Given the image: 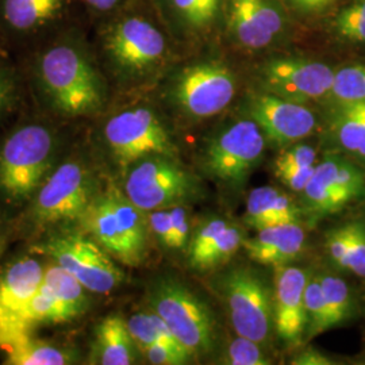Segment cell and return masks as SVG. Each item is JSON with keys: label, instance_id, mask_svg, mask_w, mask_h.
<instances>
[{"label": "cell", "instance_id": "32", "mask_svg": "<svg viewBox=\"0 0 365 365\" xmlns=\"http://www.w3.org/2000/svg\"><path fill=\"white\" fill-rule=\"evenodd\" d=\"M176 11L190 26H210L220 11L221 0H170Z\"/></svg>", "mask_w": 365, "mask_h": 365}, {"label": "cell", "instance_id": "22", "mask_svg": "<svg viewBox=\"0 0 365 365\" xmlns=\"http://www.w3.org/2000/svg\"><path fill=\"white\" fill-rule=\"evenodd\" d=\"M331 178V167L329 157L315 165L313 176L302 191L304 206L309 214L318 218L336 212L348 205L346 199L336 190Z\"/></svg>", "mask_w": 365, "mask_h": 365}, {"label": "cell", "instance_id": "23", "mask_svg": "<svg viewBox=\"0 0 365 365\" xmlns=\"http://www.w3.org/2000/svg\"><path fill=\"white\" fill-rule=\"evenodd\" d=\"M331 131L342 150L365 160V103H339Z\"/></svg>", "mask_w": 365, "mask_h": 365}, {"label": "cell", "instance_id": "15", "mask_svg": "<svg viewBox=\"0 0 365 365\" xmlns=\"http://www.w3.org/2000/svg\"><path fill=\"white\" fill-rule=\"evenodd\" d=\"M310 274L298 267L283 265L274 274V330L288 345H299L307 331L304 291Z\"/></svg>", "mask_w": 365, "mask_h": 365}, {"label": "cell", "instance_id": "26", "mask_svg": "<svg viewBox=\"0 0 365 365\" xmlns=\"http://www.w3.org/2000/svg\"><path fill=\"white\" fill-rule=\"evenodd\" d=\"M128 327L138 349H143L153 344H168L172 346L185 349L173 336L167 324L153 310L133 314L128 319Z\"/></svg>", "mask_w": 365, "mask_h": 365}, {"label": "cell", "instance_id": "34", "mask_svg": "<svg viewBox=\"0 0 365 365\" xmlns=\"http://www.w3.org/2000/svg\"><path fill=\"white\" fill-rule=\"evenodd\" d=\"M230 222L223 218H212L203 222L191 235L188 242V262L195 261L206 249H209Z\"/></svg>", "mask_w": 365, "mask_h": 365}, {"label": "cell", "instance_id": "42", "mask_svg": "<svg viewBox=\"0 0 365 365\" xmlns=\"http://www.w3.org/2000/svg\"><path fill=\"white\" fill-rule=\"evenodd\" d=\"M334 0H291V3L302 11H318L330 6Z\"/></svg>", "mask_w": 365, "mask_h": 365}, {"label": "cell", "instance_id": "39", "mask_svg": "<svg viewBox=\"0 0 365 365\" xmlns=\"http://www.w3.org/2000/svg\"><path fill=\"white\" fill-rule=\"evenodd\" d=\"M168 209H170L172 225H173L176 249L185 248L188 247V242L191 238V225H190L188 210L180 205L170 206Z\"/></svg>", "mask_w": 365, "mask_h": 365}, {"label": "cell", "instance_id": "30", "mask_svg": "<svg viewBox=\"0 0 365 365\" xmlns=\"http://www.w3.org/2000/svg\"><path fill=\"white\" fill-rule=\"evenodd\" d=\"M330 96L337 103H365V66H345L334 72Z\"/></svg>", "mask_w": 365, "mask_h": 365}, {"label": "cell", "instance_id": "9", "mask_svg": "<svg viewBox=\"0 0 365 365\" xmlns=\"http://www.w3.org/2000/svg\"><path fill=\"white\" fill-rule=\"evenodd\" d=\"M105 137L120 167H129L149 156H170L173 145L153 111L140 107L111 118Z\"/></svg>", "mask_w": 365, "mask_h": 365}, {"label": "cell", "instance_id": "7", "mask_svg": "<svg viewBox=\"0 0 365 365\" xmlns=\"http://www.w3.org/2000/svg\"><path fill=\"white\" fill-rule=\"evenodd\" d=\"M265 145L267 140L257 123L242 119L210 140L203 153V165L221 182L241 184L260 163Z\"/></svg>", "mask_w": 365, "mask_h": 365}, {"label": "cell", "instance_id": "5", "mask_svg": "<svg viewBox=\"0 0 365 365\" xmlns=\"http://www.w3.org/2000/svg\"><path fill=\"white\" fill-rule=\"evenodd\" d=\"M220 284L237 336L267 344L274 329V295L267 282L249 268H235Z\"/></svg>", "mask_w": 365, "mask_h": 365}, {"label": "cell", "instance_id": "21", "mask_svg": "<svg viewBox=\"0 0 365 365\" xmlns=\"http://www.w3.org/2000/svg\"><path fill=\"white\" fill-rule=\"evenodd\" d=\"M229 27L237 42L249 49L265 48L274 39L264 26L255 0H229Z\"/></svg>", "mask_w": 365, "mask_h": 365}, {"label": "cell", "instance_id": "20", "mask_svg": "<svg viewBox=\"0 0 365 365\" xmlns=\"http://www.w3.org/2000/svg\"><path fill=\"white\" fill-rule=\"evenodd\" d=\"M0 349L6 353V364L64 365L72 361L66 351L42 339H33L30 333L1 344Z\"/></svg>", "mask_w": 365, "mask_h": 365}, {"label": "cell", "instance_id": "17", "mask_svg": "<svg viewBox=\"0 0 365 365\" xmlns=\"http://www.w3.org/2000/svg\"><path fill=\"white\" fill-rule=\"evenodd\" d=\"M306 245V232L299 222L274 225L245 238L242 248L249 259L265 267H283L297 260Z\"/></svg>", "mask_w": 365, "mask_h": 365}, {"label": "cell", "instance_id": "33", "mask_svg": "<svg viewBox=\"0 0 365 365\" xmlns=\"http://www.w3.org/2000/svg\"><path fill=\"white\" fill-rule=\"evenodd\" d=\"M225 363L230 365H269L272 360L262 349V344L237 336L225 351Z\"/></svg>", "mask_w": 365, "mask_h": 365}, {"label": "cell", "instance_id": "1", "mask_svg": "<svg viewBox=\"0 0 365 365\" xmlns=\"http://www.w3.org/2000/svg\"><path fill=\"white\" fill-rule=\"evenodd\" d=\"M144 212L125 192L108 188L92 197L78 221L114 260L137 267L143 264L148 247L149 223Z\"/></svg>", "mask_w": 365, "mask_h": 365}, {"label": "cell", "instance_id": "13", "mask_svg": "<svg viewBox=\"0 0 365 365\" xmlns=\"http://www.w3.org/2000/svg\"><path fill=\"white\" fill-rule=\"evenodd\" d=\"M248 113L267 143L276 146L297 144L312 135L317 126V118L309 107L268 92L256 93L249 99Z\"/></svg>", "mask_w": 365, "mask_h": 365}, {"label": "cell", "instance_id": "25", "mask_svg": "<svg viewBox=\"0 0 365 365\" xmlns=\"http://www.w3.org/2000/svg\"><path fill=\"white\" fill-rule=\"evenodd\" d=\"M63 7V0H6L4 18L18 30L41 26L54 18Z\"/></svg>", "mask_w": 365, "mask_h": 365}, {"label": "cell", "instance_id": "40", "mask_svg": "<svg viewBox=\"0 0 365 365\" xmlns=\"http://www.w3.org/2000/svg\"><path fill=\"white\" fill-rule=\"evenodd\" d=\"M315 167L299 168V170H277L276 176L291 188L292 191L302 192L313 176Z\"/></svg>", "mask_w": 365, "mask_h": 365}, {"label": "cell", "instance_id": "6", "mask_svg": "<svg viewBox=\"0 0 365 365\" xmlns=\"http://www.w3.org/2000/svg\"><path fill=\"white\" fill-rule=\"evenodd\" d=\"M45 252L87 291L108 294L123 280V272L93 238L80 233L53 235Z\"/></svg>", "mask_w": 365, "mask_h": 365}, {"label": "cell", "instance_id": "12", "mask_svg": "<svg viewBox=\"0 0 365 365\" xmlns=\"http://www.w3.org/2000/svg\"><path fill=\"white\" fill-rule=\"evenodd\" d=\"M333 80V69L317 61L277 58L262 66L265 92L302 105L330 95Z\"/></svg>", "mask_w": 365, "mask_h": 365}, {"label": "cell", "instance_id": "38", "mask_svg": "<svg viewBox=\"0 0 365 365\" xmlns=\"http://www.w3.org/2000/svg\"><path fill=\"white\" fill-rule=\"evenodd\" d=\"M148 223H149V229L152 230V233L164 247L176 249L170 209L150 211L148 215Z\"/></svg>", "mask_w": 365, "mask_h": 365}, {"label": "cell", "instance_id": "27", "mask_svg": "<svg viewBox=\"0 0 365 365\" xmlns=\"http://www.w3.org/2000/svg\"><path fill=\"white\" fill-rule=\"evenodd\" d=\"M244 232L237 225L229 223V226L222 232L221 235L215 240V242L190 265L195 269L202 271L217 268L222 264L232 260L238 249L244 245Z\"/></svg>", "mask_w": 365, "mask_h": 365}, {"label": "cell", "instance_id": "18", "mask_svg": "<svg viewBox=\"0 0 365 365\" xmlns=\"http://www.w3.org/2000/svg\"><path fill=\"white\" fill-rule=\"evenodd\" d=\"M299 207L283 191L268 185L250 191L244 221L256 232L274 225L299 222Z\"/></svg>", "mask_w": 365, "mask_h": 365}, {"label": "cell", "instance_id": "2", "mask_svg": "<svg viewBox=\"0 0 365 365\" xmlns=\"http://www.w3.org/2000/svg\"><path fill=\"white\" fill-rule=\"evenodd\" d=\"M41 78L58 110L83 115L102 105L99 78L90 63L69 46H57L41 61Z\"/></svg>", "mask_w": 365, "mask_h": 365}, {"label": "cell", "instance_id": "43", "mask_svg": "<svg viewBox=\"0 0 365 365\" xmlns=\"http://www.w3.org/2000/svg\"><path fill=\"white\" fill-rule=\"evenodd\" d=\"M86 1L98 10H108L118 3V0H86Z\"/></svg>", "mask_w": 365, "mask_h": 365}, {"label": "cell", "instance_id": "36", "mask_svg": "<svg viewBox=\"0 0 365 365\" xmlns=\"http://www.w3.org/2000/svg\"><path fill=\"white\" fill-rule=\"evenodd\" d=\"M317 165V150L306 144L288 145L274 161V170H287L309 168Z\"/></svg>", "mask_w": 365, "mask_h": 365}, {"label": "cell", "instance_id": "24", "mask_svg": "<svg viewBox=\"0 0 365 365\" xmlns=\"http://www.w3.org/2000/svg\"><path fill=\"white\" fill-rule=\"evenodd\" d=\"M42 283L49 288L53 297L58 302L66 322L78 318L87 310L88 298L86 295V288L58 264L45 268Z\"/></svg>", "mask_w": 365, "mask_h": 365}, {"label": "cell", "instance_id": "16", "mask_svg": "<svg viewBox=\"0 0 365 365\" xmlns=\"http://www.w3.org/2000/svg\"><path fill=\"white\" fill-rule=\"evenodd\" d=\"M107 49L119 66L130 71H143L163 57L165 39L145 19L129 18L111 30Z\"/></svg>", "mask_w": 365, "mask_h": 365}, {"label": "cell", "instance_id": "31", "mask_svg": "<svg viewBox=\"0 0 365 365\" xmlns=\"http://www.w3.org/2000/svg\"><path fill=\"white\" fill-rule=\"evenodd\" d=\"M331 26L341 38L365 42V0H354L344 7L333 19Z\"/></svg>", "mask_w": 365, "mask_h": 365}, {"label": "cell", "instance_id": "28", "mask_svg": "<svg viewBox=\"0 0 365 365\" xmlns=\"http://www.w3.org/2000/svg\"><path fill=\"white\" fill-rule=\"evenodd\" d=\"M321 287L327 302L330 327H334L342 324L351 315L352 310V295L348 284L333 274H319Z\"/></svg>", "mask_w": 365, "mask_h": 365}, {"label": "cell", "instance_id": "37", "mask_svg": "<svg viewBox=\"0 0 365 365\" xmlns=\"http://www.w3.org/2000/svg\"><path fill=\"white\" fill-rule=\"evenodd\" d=\"M140 351L150 364L155 365H182L194 359L191 353L187 352L185 349L168 344H153Z\"/></svg>", "mask_w": 365, "mask_h": 365}, {"label": "cell", "instance_id": "3", "mask_svg": "<svg viewBox=\"0 0 365 365\" xmlns=\"http://www.w3.org/2000/svg\"><path fill=\"white\" fill-rule=\"evenodd\" d=\"M150 309L167 324L192 357L214 346V319L206 303L173 279L158 282L150 294Z\"/></svg>", "mask_w": 365, "mask_h": 365}, {"label": "cell", "instance_id": "8", "mask_svg": "<svg viewBox=\"0 0 365 365\" xmlns=\"http://www.w3.org/2000/svg\"><path fill=\"white\" fill-rule=\"evenodd\" d=\"M192 188L190 173L161 155L140 160L125 182V194L145 212L179 205Z\"/></svg>", "mask_w": 365, "mask_h": 365}, {"label": "cell", "instance_id": "35", "mask_svg": "<svg viewBox=\"0 0 365 365\" xmlns=\"http://www.w3.org/2000/svg\"><path fill=\"white\" fill-rule=\"evenodd\" d=\"M348 237L349 269L359 277L365 279V223L351 222L345 225Z\"/></svg>", "mask_w": 365, "mask_h": 365}, {"label": "cell", "instance_id": "19", "mask_svg": "<svg viewBox=\"0 0 365 365\" xmlns=\"http://www.w3.org/2000/svg\"><path fill=\"white\" fill-rule=\"evenodd\" d=\"M137 349L128 327V321L122 317L108 315L96 327L92 349L93 363L130 365L135 361Z\"/></svg>", "mask_w": 365, "mask_h": 365}, {"label": "cell", "instance_id": "10", "mask_svg": "<svg viewBox=\"0 0 365 365\" xmlns=\"http://www.w3.org/2000/svg\"><path fill=\"white\" fill-rule=\"evenodd\" d=\"M233 73L220 63H202L184 69L175 86V98L195 118L220 114L235 98Z\"/></svg>", "mask_w": 365, "mask_h": 365}, {"label": "cell", "instance_id": "14", "mask_svg": "<svg viewBox=\"0 0 365 365\" xmlns=\"http://www.w3.org/2000/svg\"><path fill=\"white\" fill-rule=\"evenodd\" d=\"M45 269L33 257L14 262L0 276V345L25 333L22 317L37 294Z\"/></svg>", "mask_w": 365, "mask_h": 365}, {"label": "cell", "instance_id": "4", "mask_svg": "<svg viewBox=\"0 0 365 365\" xmlns=\"http://www.w3.org/2000/svg\"><path fill=\"white\" fill-rule=\"evenodd\" d=\"M51 131L31 125L15 131L0 150V190L11 199L31 195L52 163Z\"/></svg>", "mask_w": 365, "mask_h": 365}, {"label": "cell", "instance_id": "11", "mask_svg": "<svg viewBox=\"0 0 365 365\" xmlns=\"http://www.w3.org/2000/svg\"><path fill=\"white\" fill-rule=\"evenodd\" d=\"M92 197L87 170L78 161H66L39 188L34 215L41 223L78 220Z\"/></svg>", "mask_w": 365, "mask_h": 365}, {"label": "cell", "instance_id": "44", "mask_svg": "<svg viewBox=\"0 0 365 365\" xmlns=\"http://www.w3.org/2000/svg\"><path fill=\"white\" fill-rule=\"evenodd\" d=\"M4 99H6V87H4V84L0 81V108H1V106H3Z\"/></svg>", "mask_w": 365, "mask_h": 365}, {"label": "cell", "instance_id": "41", "mask_svg": "<svg viewBox=\"0 0 365 365\" xmlns=\"http://www.w3.org/2000/svg\"><path fill=\"white\" fill-rule=\"evenodd\" d=\"M294 365H330L333 361L327 357L324 353L314 349V348H307L304 351L295 356L291 361Z\"/></svg>", "mask_w": 365, "mask_h": 365}, {"label": "cell", "instance_id": "29", "mask_svg": "<svg viewBox=\"0 0 365 365\" xmlns=\"http://www.w3.org/2000/svg\"><path fill=\"white\" fill-rule=\"evenodd\" d=\"M304 307L307 315V339H314L318 334L331 329L319 276H310L309 279L304 291Z\"/></svg>", "mask_w": 365, "mask_h": 365}]
</instances>
